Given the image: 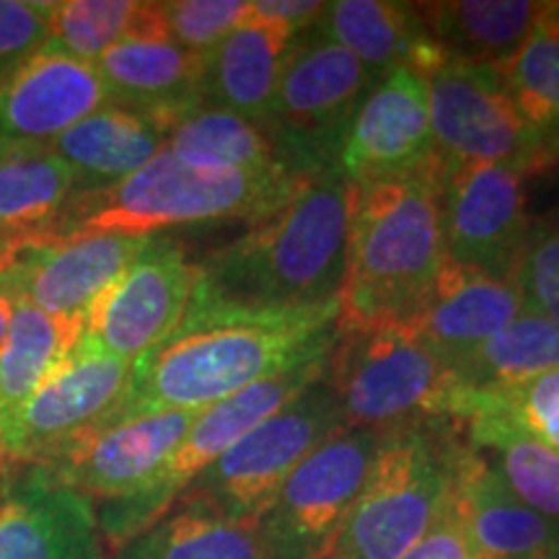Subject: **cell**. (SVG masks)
<instances>
[{"instance_id":"6da1fadb","label":"cell","mask_w":559,"mask_h":559,"mask_svg":"<svg viewBox=\"0 0 559 559\" xmlns=\"http://www.w3.org/2000/svg\"><path fill=\"white\" fill-rule=\"evenodd\" d=\"M337 319L340 304L298 313L190 304L177 330L132 366L128 394L111 423L160 412H202L251 383L326 360L340 337Z\"/></svg>"},{"instance_id":"7a4b0ae2","label":"cell","mask_w":559,"mask_h":559,"mask_svg":"<svg viewBox=\"0 0 559 559\" xmlns=\"http://www.w3.org/2000/svg\"><path fill=\"white\" fill-rule=\"evenodd\" d=\"M349 181L321 171L277 213L200 262L192 304L249 313H298L340 304Z\"/></svg>"},{"instance_id":"3957f363","label":"cell","mask_w":559,"mask_h":559,"mask_svg":"<svg viewBox=\"0 0 559 559\" xmlns=\"http://www.w3.org/2000/svg\"><path fill=\"white\" fill-rule=\"evenodd\" d=\"M440 174L349 185L340 330L407 326L445 262Z\"/></svg>"},{"instance_id":"277c9868","label":"cell","mask_w":559,"mask_h":559,"mask_svg":"<svg viewBox=\"0 0 559 559\" xmlns=\"http://www.w3.org/2000/svg\"><path fill=\"white\" fill-rule=\"evenodd\" d=\"M309 179L293 171L254 174L202 166L164 148L148 166L117 185L73 192L47 239L86 230L164 236V230L181 226L234 221L254 226L288 205Z\"/></svg>"},{"instance_id":"5b68a950","label":"cell","mask_w":559,"mask_h":559,"mask_svg":"<svg viewBox=\"0 0 559 559\" xmlns=\"http://www.w3.org/2000/svg\"><path fill=\"white\" fill-rule=\"evenodd\" d=\"M459 423L386 432L358 500L319 559H400L428 534L456 489Z\"/></svg>"},{"instance_id":"8992f818","label":"cell","mask_w":559,"mask_h":559,"mask_svg":"<svg viewBox=\"0 0 559 559\" xmlns=\"http://www.w3.org/2000/svg\"><path fill=\"white\" fill-rule=\"evenodd\" d=\"M324 381L345 430L386 436L423 423H461L464 412L466 389L404 326L340 330Z\"/></svg>"},{"instance_id":"52a82bcc","label":"cell","mask_w":559,"mask_h":559,"mask_svg":"<svg viewBox=\"0 0 559 559\" xmlns=\"http://www.w3.org/2000/svg\"><path fill=\"white\" fill-rule=\"evenodd\" d=\"M376 83L337 41L317 29L293 39L264 128L280 158L300 177L340 169V153Z\"/></svg>"},{"instance_id":"ba28073f","label":"cell","mask_w":559,"mask_h":559,"mask_svg":"<svg viewBox=\"0 0 559 559\" xmlns=\"http://www.w3.org/2000/svg\"><path fill=\"white\" fill-rule=\"evenodd\" d=\"M324 368L326 360L306 362V366L270 376L260 383H251L239 394L202 409L192 428L187 430V436L181 438L177 451L171 453L148 485L132 498L96 506V519H99V531L109 557L164 519L177 506L181 492L207 466H213L223 453L234 449L262 419L275 415L277 409H283L285 404H290L306 389L313 386L324 376Z\"/></svg>"},{"instance_id":"9c48e42d","label":"cell","mask_w":559,"mask_h":559,"mask_svg":"<svg viewBox=\"0 0 559 559\" xmlns=\"http://www.w3.org/2000/svg\"><path fill=\"white\" fill-rule=\"evenodd\" d=\"M340 430L345 428L337 400L321 376L207 466L181 492L177 506H198L228 521L257 523L290 472Z\"/></svg>"},{"instance_id":"30bf717a","label":"cell","mask_w":559,"mask_h":559,"mask_svg":"<svg viewBox=\"0 0 559 559\" xmlns=\"http://www.w3.org/2000/svg\"><path fill=\"white\" fill-rule=\"evenodd\" d=\"M130 376L132 362L81 337L29 400L0 419V464L5 469L45 466L109 425L128 394Z\"/></svg>"},{"instance_id":"8fae6325","label":"cell","mask_w":559,"mask_h":559,"mask_svg":"<svg viewBox=\"0 0 559 559\" xmlns=\"http://www.w3.org/2000/svg\"><path fill=\"white\" fill-rule=\"evenodd\" d=\"M425 81L432 140L443 166L498 164L523 177L549 169L498 68L449 58Z\"/></svg>"},{"instance_id":"7c38bea8","label":"cell","mask_w":559,"mask_h":559,"mask_svg":"<svg viewBox=\"0 0 559 559\" xmlns=\"http://www.w3.org/2000/svg\"><path fill=\"white\" fill-rule=\"evenodd\" d=\"M381 438L376 430H340L300 461L257 521L270 559H319L332 547Z\"/></svg>"},{"instance_id":"4fadbf2b","label":"cell","mask_w":559,"mask_h":559,"mask_svg":"<svg viewBox=\"0 0 559 559\" xmlns=\"http://www.w3.org/2000/svg\"><path fill=\"white\" fill-rule=\"evenodd\" d=\"M198 283L200 262L179 241L156 236L96 298L83 317L81 337L135 366L185 321Z\"/></svg>"},{"instance_id":"5bb4252c","label":"cell","mask_w":559,"mask_h":559,"mask_svg":"<svg viewBox=\"0 0 559 559\" xmlns=\"http://www.w3.org/2000/svg\"><path fill=\"white\" fill-rule=\"evenodd\" d=\"M523 174L498 164H451L440 174V226L445 257L508 277L526 241Z\"/></svg>"},{"instance_id":"9a60e30c","label":"cell","mask_w":559,"mask_h":559,"mask_svg":"<svg viewBox=\"0 0 559 559\" xmlns=\"http://www.w3.org/2000/svg\"><path fill=\"white\" fill-rule=\"evenodd\" d=\"M349 185L443 171L430 128L428 81L412 68H396L362 99L340 153Z\"/></svg>"},{"instance_id":"2e32d148","label":"cell","mask_w":559,"mask_h":559,"mask_svg":"<svg viewBox=\"0 0 559 559\" xmlns=\"http://www.w3.org/2000/svg\"><path fill=\"white\" fill-rule=\"evenodd\" d=\"M198 415L200 412H160L111 423L34 469L75 489L94 506L132 498L169 461Z\"/></svg>"},{"instance_id":"e0dca14e","label":"cell","mask_w":559,"mask_h":559,"mask_svg":"<svg viewBox=\"0 0 559 559\" xmlns=\"http://www.w3.org/2000/svg\"><path fill=\"white\" fill-rule=\"evenodd\" d=\"M156 236L109 230L52 236L16 254L9 270L13 293L62 319L86 317L96 298L143 254Z\"/></svg>"},{"instance_id":"ac0fdd59","label":"cell","mask_w":559,"mask_h":559,"mask_svg":"<svg viewBox=\"0 0 559 559\" xmlns=\"http://www.w3.org/2000/svg\"><path fill=\"white\" fill-rule=\"evenodd\" d=\"M111 104L94 62L45 45L0 79V135L52 143Z\"/></svg>"},{"instance_id":"d6986e66","label":"cell","mask_w":559,"mask_h":559,"mask_svg":"<svg viewBox=\"0 0 559 559\" xmlns=\"http://www.w3.org/2000/svg\"><path fill=\"white\" fill-rule=\"evenodd\" d=\"M0 559H109L96 506L41 469H21L0 498Z\"/></svg>"},{"instance_id":"ffe728a7","label":"cell","mask_w":559,"mask_h":559,"mask_svg":"<svg viewBox=\"0 0 559 559\" xmlns=\"http://www.w3.org/2000/svg\"><path fill=\"white\" fill-rule=\"evenodd\" d=\"M523 311L519 288L508 277L445 262L425 306L407 330L453 368Z\"/></svg>"},{"instance_id":"44dd1931","label":"cell","mask_w":559,"mask_h":559,"mask_svg":"<svg viewBox=\"0 0 559 559\" xmlns=\"http://www.w3.org/2000/svg\"><path fill=\"white\" fill-rule=\"evenodd\" d=\"M456 506L472 559H559V521L523 506L469 443L459 459Z\"/></svg>"},{"instance_id":"7402d4cb","label":"cell","mask_w":559,"mask_h":559,"mask_svg":"<svg viewBox=\"0 0 559 559\" xmlns=\"http://www.w3.org/2000/svg\"><path fill=\"white\" fill-rule=\"evenodd\" d=\"M111 104L169 128L202 107V55L181 50L158 34H135L94 62Z\"/></svg>"},{"instance_id":"603a6c76","label":"cell","mask_w":559,"mask_h":559,"mask_svg":"<svg viewBox=\"0 0 559 559\" xmlns=\"http://www.w3.org/2000/svg\"><path fill=\"white\" fill-rule=\"evenodd\" d=\"M313 29L345 47L368 70L373 83L396 68H412L419 75H428L449 60L425 32L417 3L337 0L324 5Z\"/></svg>"},{"instance_id":"cb8c5ba5","label":"cell","mask_w":559,"mask_h":559,"mask_svg":"<svg viewBox=\"0 0 559 559\" xmlns=\"http://www.w3.org/2000/svg\"><path fill=\"white\" fill-rule=\"evenodd\" d=\"M50 148L73 174L75 192L104 190L148 166L166 148V128L120 104H107L55 138Z\"/></svg>"},{"instance_id":"d4e9b609","label":"cell","mask_w":559,"mask_h":559,"mask_svg":"<svg viewBox=\"0 0 559 559\" xmlns=\"http://www.w3.org/2000/svg\"><path fill=\"white\" fill-rule=\"evenodd\" d=\"M290 45L285 34L247 16L202 58V104L264 128Z\"/></svg>"},{"instance_id":"484cf974","label":"cell","mask_w":559,"mask_h":559,"mask_svg":"<svg viewBox=\"0 0 559 559\" xmlns=\"http://www.w3.org/2000/svg\"><path fill=\"white\" fill-rule=\"evenodd\" d=\"M75 181L50 143L0 135V239L24 249L45 241Z\"/></svg>"},{"instance_id":"4316f807","label":"cell","mask_w":559,"mask_h":559,"mask_svg":"<svg viewBox=\"0 0 559 559\" xmlns=\"http://www.w3.org/2000/svg\"><path fill=\"white\" fill-rule=\"evenodd\" d=\"M547 5L534 0H456L417 3V13L445 58L500 68L521 50Z\"/></svg>"},{"instance_id":"83f0119b","label":"cell","mask_w":559,"mask_h":559,"mask_svg":"<svg viewBox=\"0 0 559 559\" xmlns=\"http://www.w3.org/2000/svg\"><path fill=\"white\" fill-rule=\"evenodd\" d=\"M81 332V319L52 317L21 296L13 298L9 334L0 345V419L29 400L39 383L68 358Z\"/></svg>"},{"instance_id":"f1b7e54d","label":"cell","mask_w":559,"mask_h":559,"mask_svg":"<svg viewBox=\"0 0 559 559\" xmlns=\"http://www.w3.org/2000/svg\"><path fill=\"white\" fill-rule=\"evenodd\" d=\"M109 559H270V555L257 523L228 521L179 502Z\"/></svg>"},{"instance_id":"f546056e","label":"cell","mask_w":559,"mask_h":559,"mask_svg":"<svg viewBox=\"0 0 559 559\" xmlns=\"http://www.w3.org/2000/svg\"><path fill=\"white\" fill-rule=\"evenodd\" d=\"M555 368H559V326L523 309L506 330L451 370L464 389L500 394Z\"/></svg>"},{"instance_id":"4dcf8cb0","label":"cell","mask_w":559,"mask_h":559,"mask_svg":"<svg viewBox=\"0 0 559 559\" xmlns=\"http://www.w3.org/2000/svg\"><path fill=\"white\" fill-rule=\"evenodd\" d=\"M461 432L523 506L559 521V453L555 449L495 415L466 419Z\"/></svg>"},{"instance_id":"1f68e13d","label":"cell","mask_w":559,"mask_h":559,"mask_svg":"<svg viewBox=\"0 0 559 559\" xmlns=\"http://www.w3.org/2000/svg\"><path fill=\"white\" fill-rule=\"evenodd\" d=\"M521 117L534 132L547 166L559 160V3H549L521 50L500 66Z\"/></svg>"},{"instance_id":"d6a6232c","label":"cell","mask_w":559,"mask_h":559,"mask_svg":"<svg viewBox=\"0 0 559 559\" xmlns=\"http://www.w3.org/2000/svg\"><path fill=\"white\" fill-rule=\"evenodd\" d=\"M166 151L202 166L236 171H290L280 158L270 130L243 120L234 111L202 107L192 109L169 128ZM296 174V171H293Z\"/></svg>"},{"instance_id":"836d02e7","label":"cell","mask_w":559,"mask_h":559,"mask_svg":"<svg viewBox=\"0 0 559 559\" xmlns=\"http://www.w3.org/2000/svg\"><path fill=\"white\" fill-rule=\"evenodd\" d=\"M143 5L138 0H52L47 45L96 62L140 29Z\"/></svg>"},{"instance_id":"e575fe53","label":"cell","mask_w":559,"mask_h":559,"mask_svg":"<svg viewBox=\"0 0 559 559\" xmlns=\"http://www.w3.org/2000/svg\"><path fill=\"white\" fill-rule=\"evenodd\" d=\"M469 391V389H466ZM495 415L559 453V368L500 394H466L464 419Z\"/></svg>"},{"instance_id":"d590c367","label":"cell","mask_w":559,"mask_h":559,"mask_svg":"<svg viewBox=\"0 0 559 559\" xmlns=\"http://www.w3.org/2000/svg\"><path fill=\"white\" fill-rule=\"evenodd\" d=\"M247 0H160L153 16L160 37L181 50L205 55L249 16Z\"/></svg>"},{"instance_id":"8d00e7d4","label":"cell","mask_w":559,"mask_h":559,"mask_svg":"<svg viewBox=\"0 0 559 559\" xmlns=\"http://www.w3.org/2000/svg\"><path fill=\"white\" fill-rule=\"evenodd\" d=\"M508 280L519 288L523 309L559 326V223H531Z\"/></svg>"},{"instance_id":"74e56055","label":"cell","mask_w":559,"mask_h":559,"mask_svg":"<svg viewBox=\"0 0 559 559\" xmlns=\"http://www.w3.org/2000/svg\"><path fill=\"white\" fill-rule=\"evenodd\" d=\"M50 37L47 0H0V79Z\"/></svg>"},{"instance_id":"f35d334b","label":"cell","mask_w":559,"mask_h":559,"mask_svg":"<svg viewBox=\"0 0 559 559\" xmlns=\"http://www.w3.org/2000/svg\"><path fill=\"white\" fill-rule=\"evenodd\" d=\"M400 559H472L469 539H466L456 506V489H453L449 508L440 513V519L432 523L428 534L409 551H404Z\"/></svg>"},{"instance_id":"ab89813d","label":"cell","mask_w":559,"mask_h":559,"mask_svg":"<svg viewBox=\"0 0 559 559\" xmlns=\"http://www.w3.org/2000/svg\"><path fill=\"white\" fill-rule=\"evenodd\" d=\"M324 5L326 3H317V0H254L249 5V19L285 34L288 39H296L317 24Z\"/></svg>"},{"instance_id":"60d3db41","label":"cell","mask_w":559,"mask_h":559,"mask_svg":"<svg viewBox=\"0 0 559 559\" xmlns=\"http://www.w3.org/2000/svg\"><path fill=\"white\" fill-rule=\"evenodd\" d=\"M13 298H16V293H13L9 272H0V345H3L5 334H9Z\"/></svg>"},{"instance_id":"b9f144b4","label":"cell","mask_w":559,"mask_h":559,"mask_svg":"<svg viewBox=\"0 0 559 559\" xmlns=\"http://www.w3.org/2000/svg\"><path fill=\"white\" fill-rule=\"evenodd\" d=\"M19 247H13L11 241H5V239H0V272H5L13 264V260H16V254H19Z\"/></svg>"},{"instance_id":"7bdbcfd3","label":"cell","mask_w":559,"mask_h":559,"mask_svg":"<svg viewBox=\"0 0 559 559\" xmlns=\"http://www.w3.org/2000/svg\"><path fill=\"white\" fill-rule=\"evenodd\" d=\"M5 472H9V469L0 464V498H3V489H5Z\"/></svg>"}]
</instances>
